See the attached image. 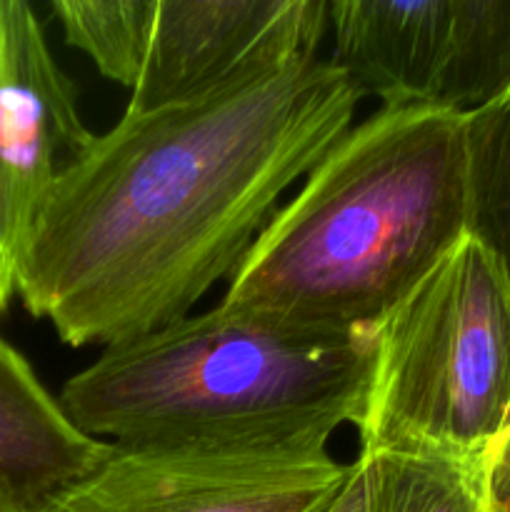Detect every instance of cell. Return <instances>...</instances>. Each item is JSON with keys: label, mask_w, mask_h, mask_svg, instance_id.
<instances>
[{"label": "cell", "mask_w": 510, "mask_h": 512, "mask_svg": "<svg viewBox=\"0 0 510 512\" xmlns=\"http://www.w3.org/2000/svg\"><path fill=\"white\" fill-rule=\"evenodd\" d=\"M368 512H488L483 455L448 450L360 453Z\"/></svg>", "instance_id": "cell-9"}, {"label": "cell", "mask_w": 510, "mask_h": 512, "mask_svg": "<svg viewBox=\"0 0 510 512\" xmlns=\"http://www.w3.org/2000/svg\"><path fill=\"white\" fill-rule=\"evenodd\" d=\"M465 238V118L380 105L280 205L220 305L305 338H368Z\"/></svg>", "instance_id": "cell-2"}, {"label": "cell", "mask_w": 510, "mask_h": 512, "mask_svg": "<svg viewBox=\"0 0 510 512\" xmlns=\"http://www.w3.org/2000/svg\"><path fill=\"white\" fill-rule=\"evenodd\" d=\"M15 293V255L8 243L3 225V213H0V310L8 305V300Z\"/></svg>", "instance_id": "cell-14"}, {"label": "cell", "mask_w": 510, "mask_h": 512, "mask_svg": "<svg viewBox=\"0 0 510 512\" xmlns=\"http://www.w3.org/2000/svg\"><path fill=\"white\" fill-rule=\"evenodd\" d=\"M0 512H5V510H3V508H0Z\"/></svg>", "instance_id": "cell-15"}, {"label": "cell", "mask_w": 510, "mask_h": 512, "mask_svg": "<svg viewBox=\"0 0 510 512\" xmlns=\"http://www.w3.org/2000/svg\"><path fill=\"white\" fill-rule=\"evenodd\" d=\"M153 0H53L65 40L105 78L133 90Z\"/></svg>", "instance_id": "cell-11"}, {"label": "cell", "mask_w": 510, "mask_h": 512, "mask_svg": "<svg viewBox=\"0 0 510 512\" xmlns=\"http://www.w3.org/2000/svg\"><path fill=\"white\" fill-rule=\"evenodd\" d=\"M348 478L330 453L110 445L50 512H325Z\"/></svg>", "instance_id": "cell-5"}, {"label": "cell", "mask_w": 510, "mask_h": 512, "mask_svg": "<svg viewBox=\"0 0 510 512\" xmlns=\"http://www.w3.org/2000/svg\"><path fill=\"white\" fill-rule=\"evenodd\" d=\"M93 138L35 10L0 0V213L15 260L45 190Z\"/></svg>", "instance_id": "cell-7"}, {"label": "cell", "mask_w": 510, "mask_h": 512, "mask_svg": "<svg viewBox=\"0 0 510 512\" xmlns=\"http://www.w3.org/2000/svg\"><path fill=\"white\" fill-rule=\"evenodd\" d=\"M468 235L483 245L510 285V90L465 118Z\"/></svg>", "instance_id": "cell-10"}, {"label": "cell", "mask_w": 510, "mask_h": 512, "mask_svg": "<svg viewBox=\"0 0 510 512\" xmlns=\"http://www.w3.org/2000/svg\"><path fill=\"white\" fill-rule=\"evenodd\" d=\"M358 103L315 55L193 103L125 110L40 198L15 293L70 348H110L188 318L353 128Z\"/></svg>", "instance_id": "cell-1"}, {"label": "cell", "mask_w": 510, "mask_h": 512, "mask_svg": "<svg viewBox=\"0 0 510 512\" xmlns=\"http://www.w3.org/2000/svg\"><path fill=\"white\" fill-rule=\"evenodd\" d=\"M373 368L375 335L305 338L218 305L103 348L58 400L125 448L325 453L363 418Z\"/></svg>", "instance_id": "cell-3"}, {"label": "cell", "mask_w": 510, "mask_h": 512, "mask_svg": "<svg viewBox=\"0 0 510 512\" xmlns=\"http://www.w3.org/2000/svg\"><path fill=\"white\" fill-rule=\"evenodd\" d=\"M330 0H153L130 113L185 105L295 58H315Z\"/></svg>", "instance_id": "cell-6"}, {"label": "cell", "mask_w": 510, "mask_h": 512, "mask_svg": "<svg viewBox=\"0 0 510 512\" xmlns=\"http://www.w3.org/2000/svg\"><path fill=\"white\" fill-rule=\"evenodd\" d=\"M510 408V285L465 238L375 333L360 453L485 455Z\"/></svg>", "instance_id": "cell-4"}, {"label": "cell", "mask_w": 510, "mask_h": 512, "mask_svg": "<svg viewBox=\"0 0 510 512\" xmlns=\"http://www.w3.org/2000/svg\"><path fill=\"white\" fill-rule=\"evenodd\" d=\"M0 335V508L50 512L108 455Z\"/></svg>", "instance_id": "cell-8"}, {"label": "cell", "mask_w": 510, "mask_h": 512, "mask_svg": "<svg viewBox=\"0 0 510 512\" xmlns=\"http://www.w3.org/2000/svg\"><path fill=\"white\" fill-rule=\"evenodd\" d=\"M483 483L488 512H510V425L485 450Z\"/></svg>", "instance_id": "cell-12"}, {"label": "cell", "mask_w": 510, "mask_h": 512, "mask_svg": "<svg viewBox=\"0 0 510 512\" xmlns=\"http://www.w3.org/2000/svg\"><path fill=\"white\" fill-rule=\"evenodd\" d=\"M325 512H368V485H365V468L360 460L348 465V478Z\"/></svg>", "instance_id": "cell-13"}]
</instances>
